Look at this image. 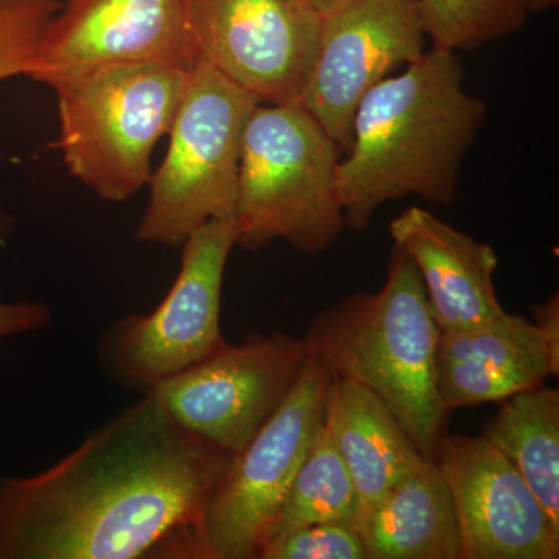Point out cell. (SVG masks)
I'll list each match as a JSON object with an SVG mask.
<instances>
[{
  "instance_id": "1",
  "label": "cell",
  "mask_w": 559,
  "mask_h": 559,
  "mask_svg": "<svg viewBox=\"0 0 559 559\" xmlns=\"http://www.w3.org/2000/svg\"><path fill=\"white\" fill-rule=\"evenodd\" d=\"M231 457L140 395L49 468L0 477V559H210Z\"/></svg>"
},
{
  "instance_id": "2",
  "label": "cell",
  "mask_w": 559,
  "mask_h": 559,
  "mask_svg": "<svg viewBox=\"0 0 559 559\" xmlns=\"http://www.w3.org/2000/svg\"><path fill=\"white\" fill-rule=\"evenodd\" d=\"M487 120V105L463 87L457 53L432 47L359 102L352 145L337 165L345 224L369 226L385 202L418 197L451 205L460 168Z\"/></svg>"
},
{
  "instance_id": "3",
  "label": "cell",
  "mask_w": 559,
  "mask_h": 559,
  "mask_svg": "<svg viewBox=\"0 0 559 559\" xmlns=\"http://www.w3.org/2000/svg\"><path fill=\"white\" fill-rule=\"evenodd\" d=\"M439 337L417 266L393 246L381 290L320 312L304 340L334 378L377 395L419 454L436 460L450 417L437 388Z\"/></svg>"
},
{
  "instance_id": "4",
  "label": "cell",
  "mask_w": 559,
  "mask_h": 559,
  "mask_svg": "<svg viewBox=\"0 0 559 559\" xmlns=\"http://www.w3.org/2000/svg\"><path fill=\"white\" fill-rule=\"evenodd\" d=\"M341 154L300 103H257L242 134L235 246L259 252L283 240L311 255L325 252L347 227Z\"/></svg>"
},
{
  "instance_id": "5",
  "label": "cell",
  "mask_w": 559,
  "mask_h": 559,
  "mask_svg": "<svg viewBox=\"0 0 559 559\" xmlns=\"http://www.w3.org/2000/svg\"><path fill=\"white\" fill-rule=\"evenodd\" d=\"M191 72V70H190ZM190 72L154 62H114L58 76L62 159L106 201H127L151 178L154 146L171 130Z\"/></svg>"
},
{
  "instance_id": "6",
  "label": "cell",
  "mask_w": 559,
  "mask_h": 559,
  "mask_svg": "<svg viewBox=\"0 0 559 559\" xmlns=\"http://www.w3.org/2000/svg\"><path fill=\"white\" fill-rule=\"evenodd\" d=\"M257 103L207 62L191 70L138 240L176 248L209 221H234L242 134Z\"/></svg>"
},
{
  "instance_id": "7",
  "label": "cell",
  "mask_w": 559,
  "mask_h": 559,
  "mask_svg": "<svg viewBox=\"0 0 559 559\" xmlns=\"http://www.w3.org/2000/svg\"><path fill=\"white\" fill-rule=\"evenodd\" d=\"M182 246L178 277L159 307L116 320L97 341L103 373L140 395L227 344L221 333V293L235 248L234 221H209Z\"/></svg>"
},
{
  "instance_id": "8",
  "label": "cell",
  "mask_w": 559,
  "mask_h": 559,
  "mask_svg": "<svg viewBox=\"0 0 559 559\" xmlns=\"http://www.w3.org/2000/svg\"><path fill=\"white\" fill-rule=\"evenodd\" d=\"M331 381L330 370L308 356L288 399L231 457L205 521L210 559L259 558L280 503L325 419Z\"/></svg>"
},
{
  "instance_id": "9",
  "label": "cell",
  "mask_w": 559,
  "mask_h": 559,
  "mask_svg": "<svg viewBox=\"0 0 559 559\" xmlns=\"http://www.w3.org/2000/svg\"><path fill=\"white\" fill-rule=\"evenodd\" d=\"M308 356L304 337L253 333L153 392L183 428L237 455L288 399Z\"/></svg>"
},
{
  "instance_id": "10",
  "label": "cell",
  "mask_w": 559,
  "mask_h": 559,
  "mask_svg": "<svg viewBox=\"0 0 559 559\" xmlns=\"http://www.w3.org/2000/svg\"><path fill=\"white\" fill-rule=\"evenodd\" d=\"M201 60L264 105L299 103L322 17L304 0H183Z\"/></svg>"
},
{
  "instance_id": "11",
  "label": "cell",
  "mask_w": 559,
  "mask_h": 559,
  "mask_svg": "<svg viewBox=\"0 0 559 559\" xmlns=\"http://www.w3.org/2000/svg\"><path fill=\"white\" fill-rule=\"evenodd\" d=\"M419 0H349L322 17L314 66L300 105L347 153L364 95L425 55Z\"/></svg>"
},
{
  "instance_id": "12",
  "label": "cell",
  "mask_w": 559,
  "mask_h": 559,
  "mask_svg": "<svg viewBox=\"0 0 559 559\" xmlns=\"http://www.w3.org/2000/svg\"><path fill=\"white\" fill-rule=\"evenodd\" d=\"M433 462L454 502L462 559L559 558V528L485 437L447 433Z\"/></svg>"
},
{
  "instance_id": "13",
  "label": "cell",
  "mask_w": 559,
  "mask_h": 559,
  "mask_svg": "<svg viewBox=\"0 0 559 559\" xmlns=\"http://www.w3.org/2000/svg\"><path fill=\"white\" fill-rule=\"evenodd\" d=\"M201 61L183 0H68L50 22L31 80L49 84L114 62L190 72Z\"/></svg>"
},
{
  "instance_id": "14",
  "label": "cell",
  "mask_w": 559,
  "mask_h": 559,
  "mask_svg": "<svg viewBox=\"0 0 559 559\" xmlns=\"http://www.w3.org/2000/svg\"><path fill=\"white\" fill-rule=\"evenodd\" d=\"M558 373L559 353L524 316L503 312L469 329L440 331L437 388L450 414L500 403Z\"/></svg>"
},
{
  "instance_id": "15",
  "label": "cell",
  "mask_w": 559,
  "mask_h": 559,
  "mask_svg": "<svg viewBox=\"0 0 559 559\" xmlns=\"http://www.w3.org/2000/svg\"><path fill=\"white\" fill-rule=\"evenodd\" d=\"M393 246L414 261L440 331L469 329L506 310L496 296L498 253L423 207L390 221Z\"/></svg>"
},
{
  "instance_id": "16",
  "label": "cell",
  "mask_w": 559,
  "mask_h": 559,
  "mask_svg": "<svg viewBox=\"0 0 559 559\" xmlns=\"http://www.w3.org/2000/svg\"><path fill=\"white\" fill-rule=\"evenodd\" d=\"M325 425L358 491L360 513L426 460L388 406L356 382L333 377Z\"/></svg>"
},
{
  "instance_id": "17",
  "label": "cell",
  "mask_w": 559,
  "mask_h": 559,
  "mask_svg": "<svg viewBox=\"0 0 559 559\" xmlns=\"http://www.w3.org/2000/svg\"><path fill=\"white\" fill-rule=\"evenodd\" d=\"M367 559H462L450 488L425 460L356 521Z\"/></svg>"
},
{
  "instance_id": "18",
  "label": "cell",
  "mask_w": 559,
  "mask_h": 559,
  "mask_svg": "<svg viewBox=\"0 0 559 559\" xmlns=\"http://www.w3.org/2000/svg\"><path fill=\"white\" fill-rule=\"evenodd\" d=\"M500 403L484 437L509 459L559 528V392L543 384Z\"/></svg>"
},
{
  "instance_id": "19",
  "label": "cell",
  "mask_w": 559,
  "mask_h": 559,
  "mask_svg": "<svg viewBox=\"0 0 559 559\" xmlns=\"http://www.w3.org/2000/svg\"><path fill=\"white\" fill-rule=\"evenodd\" d=\"M359 513L358 491L323 419L271 522L263 547L290 532L320 522L355 525Z\"/></svg>"
},
{
  "instance_id": "20",
  "label": "cell",
  "mask_w": 559,
  "mask_h": 559,
  "mask_svg": "<svg viewBox=\"0 0 559 559\" xmlns=\"http://www.w3.org/2000/svg\"><path fill=\"white\" fill-rule=\"evenodd\" d=\"M426 36L432 47L476 50L524 28L525 0H419Z\"/></svg>"
},
{
  "instance_id": "21",
  "label": "cell",
  "mask_w": 559,
  "mask_h": 559,
  "mask_svg": "<svg viewBox=\"0 0 559 559\" xmlns=\"http://www.w3.org/2000/svg\"><path fill=\"white\" fill-rule=\"evenodd\" d=\"M61 0H0V81L31 79Z\"/></svg>"
},
{
  "instance_id": "22",
  "label": "cell",
  "mask_w": 559,
  "mask_h": 559,
  "mask_svg": "<svg viewBox=\"0 0 559 559\" xmlns=\"http://www.w3.org/2000/svg\"><path fill=\"white\" fill-rule=\"evenodd\" d=\"M259 559H367V550L355 525L320 522L266 544Z\"/></svg>"
},
{
  "instance_id": "23",
  "label": "cell",
  "mask_w": 559,
  "mask_h": 559,
  "mask_svg": "<svg viewBox=\"0 0 559 559\" xmlns=\"http://www.w3.org/2000/svg\"><path fill=\"white\" fill-rule=\"evenodd\" d=\"M14 219L0 205V246L13 234ZM53 314L40 301H5L0 299V342L21 334L43 331L50 325Z\"/></svg>"
},
{
  "instance_id": "24",
  "label": "cell",
  "mask_w": 559,
  "mask_h": 559,
  "mask_svg": "<svg viewBox=\"0 0 559 559\" xmlns=\"http://www.w3.org/2000/svg\"><path fill=\"white\" fill-rule=\"evenodd\" d=\"M533 322L555 352L559 353V294L555 293L549 300L532 308Z\"/></svg>"
},
{
  "instance_id": "25",
  "label": "cell",
  "mask_w": 559,
  "mask_h": 559,
  "mask_svg": "<svg viewBox=\"0 0 559 559\" xmlns=\"http://www.w3.org/2000/svg\"><path fill=\"white\" fill-rule=\"evenodd\" d=\"M312 11L319 14L320 17L330 16L334 11L347 5L349 0H304Z\"/></svg>"
},
{
  "instance_id": "26",
  "label": "cell",
  "mask_w": 559,
  "mask_h": 559,
  "mask_svg": "<svg viewBox=\"0 0 559 559\" xmlns=\"http://www.w3.org/2000/svg\"><path fill=\"white\" fill-rule=\"evenodd\" d=\"M525 3H527L530 14H536L557 9L559 0H525Z\"/></svg>"
}]
</instances>
